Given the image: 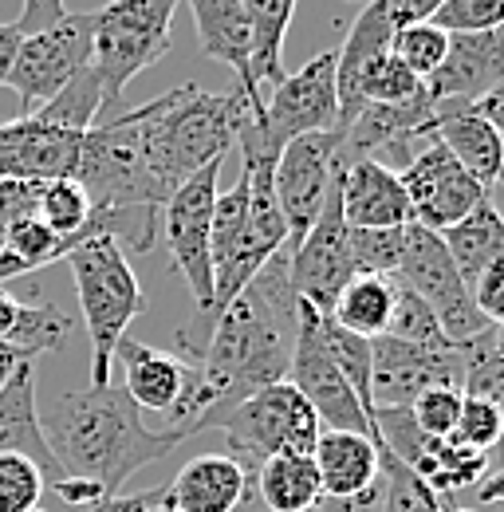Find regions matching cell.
Here are the masks:
<instances>
[{"mask_svg": "<svg viewBox=\"0 0 504 512\" xmlns=\"http://www.w3.org/2000/svg\"><path fill=\"white\" fill-rule=\"evenodd\" d=\"M351 276L355 268H351V245H347V221L339 209V186L331 182L323 213L315 217L308 237L288 253V284L296 300L312 304L315 312L327 316Z\"/></svg>", "mask_w": 504, "mask_h": 512, "instance_id": "15", "label": "cell"}, {"mask_svg": "<svg viewBox=\"0 0 504 512\" xmlns=\"http://www.w3.org/2000/svg\"><path fill=\"white\" fill-rule=\"evenodd\" d=\"M288 383L296 386L308 402H312L319 426L327 430H347V434H367L378 449L375 426L363 410V402L355 398V390L347 386V379L339 375V367L331 363L323 335H319V312L312 304L300 300L296 308V347H292V367H288Z\"/></svg>", "mask_w": 504, "mask_h": 512, "instance_id": "12", "label": "cell"}, {"mask_svg": "<svg viewBox=\"0 0 504 512\" xmlns=\"http://www.w3.org/2000/svg\"><path fill=\"white\" fill-rule=\"evenodd\" d=\"M115 363L123 367V390L138 410H158L170 418V426H186L193 434L197 418L209 410V386L197 363L130 335L119 339Z\"/></svg>", "mask_w": 504, "mask_h": 512, "instance_id": "8", "label": "cell"}, {"mask_svg": "<svg viewBox=\"0 0 504 512\" xmlns=\"http://www.w3.org/2000/svg\"><path fill=\"white\" fill-rule=\"evenodd\" d=\"M422 91H426V83H422L410 67L402 64V60H394V56H386L382 67L375 71V79L367 83V103H386V107H394V103L418 99Z\"/></svg>", "mask_w": 504, "mask_h": 512, "instance_id": "43", "label": "cell"}, {"mask_svg": "<svg viewBox=\"0 0 504 512\" xmlns=\"http://www.w3.org/2000/svg\"><path fill=\"white\" fill-rule=\"evenodd\" d=\"M386 335L390 339H402V343H414V347H453L441 331L438 316L430 312V304H422L410 288L394 284V312H390V323H386Z\"/></svg>", "mask_w": 504, "mask_h": 512, "instance_id": "36", "label": "cell"}, {"mask_svg": "<svg viewBox=\"0 0 504 512\" xmlns=\"http://www.w3.org/2000/svg\"><path fill=\"white\" fill-rule=\"evenodd\" d=\"M162 501H166V485L162 489H146V493H130V497L119 493V497H107V501H99V505H91L83 512H150Z\"/></svg>", "mask_w": 504, "mask_h": 512, "instance_id": "48", "label": "cell"}, {"mask_svg": "<svg viewBox=\"0 0 504 512\" xmlns=\"http://www.w3.org/2000/svg\"><path fill=\"white\" fill-rule=\"evenodd\" d=\"M63 260L75 276L79 312H83L87 343H91V386H107L119 339L126 335V327L146 312V292L126 260L123 245L107 233L91 229Z\"/></svg>", "mask_w": 504, "mask_h": 512, "instance_id": "4", "label": "cell"}, {"mask_svg": "<svg viewBox=\"0 0 504 512\" xmlns=\"http://www.w3.org/2000/svg\"><path fill=\"white\" fill-rule=\"evenodd\" d=\"M426 138L441 142L485 190H493L504 174V138L473 103H434V123Z\"/></svg>", "mask_w": 504, "mask_h": 512, "instance_id": "21", "label": "cell"}, {"mask_svg": "<svg viewBox=\"0 0 504 512\" xmlns=\"http://www.w3.org/2000/svg\"><path fill=\"white\" fill-rule=\"evenodd\" d=\"M378 481H382V512H445V501L390 449H378Z\"/></svg>", "mask_w": 504, "mask_h": 512, "instance_id": "33", "label": "cell"}, {"mask_svg": "<svg viewBox=\"0 0 504 512\" xmlns=\"http://www.w3.org/2000/svg\"><path fill=\"white\" fill-rule=\"evenodd\" d=\"M434 123V99L422 91L410 103H367L359 119L339 130V162H378L394 174L410 166V158L426 146V130Z\"/></svg>", "mask_w": 504, "mask_h": 512, "instance_id": "17", "label": "cell"}, {"mask_svg": "<svg viewBox=\"0 0 504 512\" xmlns=\"http://www.w3.org/2000/svg\"><path fill=\"white\" fill-rule=\"evenodd\" d=\"M52 489L60 493L67 505H75V509H91V505L107 501V493H103L95 481H87V477H60Z\"/></svg>", "mask_w": 504, "mask_h": 512, "instance_id": "49", "label": "cell"}, {"mask_svg": "<svg viewBox=\"0 0 504 512\" xmlns=\"http://www.w3.org/2000/svg\"><path fill=\"white\" fill-rule=\"evenodd\" d=\"M36 119L52 123V127L75 130V134H87L103 115H107V95H103V83L91 67H83L67 87H63L56 99H48L40 111H32Z\"/></svg>", "mask_w": 504, "mask_h": 512, "instance_id": "30", "label": "cell"}, {"mask_svg": "<svg viewBox=\"0 0 504 512\" xmlns=\"http://www.w3.org/2000/svg\"><path fill=\"white\" fill-rule=\"evenodd\" d=\"M300 0H245V20H249V79L260 91V83H280L284 79V40L292 28Z\"/></svg>", "mask_w": 504, "mask_h": 512, "instance_id": "28", "label": "cell"}, {"mask_svg": "<svg viewBox=\"0 0 504 512\" xmlns=\"http://www.w3.org/2000/svg\"><path fill=\"white\" fill-rule=\"evenodd\" d=\"M150 512H178V509L170 505V493H166V501H162V505H154V509H150Z\"/></svg>", "mask_w": 504, "mask_h": 512, "instance_id": "56", "label": "cell"}, {"mask_svg": "<svg viewBox=\"0 0 504 512\" xmlns=\"http://www.w3.org/2000/svg\"><path fill=\"white\" fill-rule=\"evenodd\" d=\"M44 469L24 453H0V512H28L44 497Z\"/></svg>", "mask_w": 504, "mask_h": 512, "instance_id": "39", "label": "cell"}, {"mask_svg": "<svg viewBox=\"0 0 504 512\" xmlns=\"http://www.w3.org/2000/svg\"><path fill=\"white\" fill-rule=\"evenodd\" d=\"M67 16V4L63 0H24L20 4V20H16V28L24 32V36H32V32H44V28H52L56 20Z\"/></svg>", "mask_w": 504, "mask_h": 512, "instance_id": "46", "label": "cell"}, {"mask_svg": "<svg viewBox=\"0 0 504 512\" xmlns=\"http://www.w3.org/2000/svg\"><path fill=\"white\" fill-rule=\"evenodd\" d=\"M406 410H410L422 438L445 442V438H453V426H457V414H461V390H453V386L422 390Z\"/></svg>", "mask_w": 504, "mask_h": 512, "instance_id": "41", "label": "cell"}, {"mask_svg": "<svg viewBox=\"0 0 504 512\" xmlns=\"http://www.w3.org/2000/svg\"><path fill=\"white\" fill-rule=\"evenodd\" d=\"M390 280L410 288L422 304H430V312L438 316L449 343H469L493 327L477 312V304H473L449 249L441 245V237L422 229V225H406V253H402V264Z\"/></svg>", "mask_w": 504, "mask_h": 512, "instance_id": "9", "label": "cell"}, {"mask_svg": "<svg viewBox=\"0 0 504 512\" xmlns=\"http://www.w3.org/2000/svg\"><path fill=\"white\" fill-rule=\"evenodd\" d=\"M71 182H79V190L87 193L95 213H111V209H158L162 213L166 205L146 174L134 111L107 115L83 134Z\"/></svg>", "mask_w": 504, "mask_h": 512, "instance_id": "7", "label": "cell"}, {"mask_svg": "<svg viewBox=\"0 0 504 512\" xmlns=\"http://www.w3.org/2000/svg\"><path fill=\"white\" fill-rule=\"evenodd\" d=\"M237 512H268V509H264V505L256 501V493H252V497H245V501L237 505Z\"/></svg>", "mask_w": 504, "mask_h": 512, "instance_id": "55", "label": "cell"}, {"mask_svg": "<svg viewBox=\"0 0 504 512\" xmlns=\"http://www.w3.org/2000/svg\"><path fill=\"white\" fill-rule=\"evenodd\" d=\"M339 209L347 229H402L414 225L410 197L402 190V178L378 162H339L335 170Z\"/></svg>", "mask_w": 504, "mask_h": 512, "instance_id": "20", "label": "cell"}, {"mask_svg": "<svg viewBox=\"0 0 504 512\" xmlns=\"http://www.w3.org/2000/svg\"><path fill=\"white\" fill-rule=\"evenodd\" d=\"M504 83V24L493 32L449 36L441 67L426 79L434 103H477Z\"/></svg>", "mask_w": 504, "mask_h": 512, "instance_id": "19", "label": "cell"}, {"mask_svg": "<svg viewBox=\"0 0 504 512\" xmlns=\"http://www.w3.org/2000/svg\"><path fill=\"white\" fill-rule=\"evenodd\" d=\"M256 501L268 512H312L323 497L312 453H280L268 457L252 477Z\"/></svg>", "mask_w": 504, "mask_h": 512, "instance_id": "27", "label": "cell"}, {"mask_svg": "<svg viewBox=\"0 0 504 512\" xmlns=\"http://www.w3.org/2000/svg\"><path fill=\"white\" fill-rule=\"evenodd\" d=\"M40 190H44V182L0 178V241H4V233H8L16 221H24V217H32V213H36Z\"/></svg>", "mask_w": 504, "mask_h": 512, "instance_id": "44", "label": "cell"}, {"mask_svg": "<svg viewBox=\"0 0 504 512\" xmlns=\"http://www.w3.org/2000/svg\"><path fill=\"white\" fill-rule=\"evenodd\" d=\"M36 217L56 233V237H79L91 221V201L79 190V182L60 178V182H44L40 201H36Z\"/></svg>", "mask_w": 504, "mask_h": 512, "instance_id": "35", "label": "cell"}, {"mask_svg": "<svg viewBox=\"0 0 504 512\" xmlns=\"http://www.w3.org/2000/svg\"><path fill=\"white\" fill-rule=\"evenodd\" d=\"M197 24L201 52L217 64L237 71V87L252 103H264L260 91L249 79V20H245V0H186Z\"/></svg>", "mask_w": 504, "mask_h": 512, "instance_id": "25", "label": "cell"}, {"mask_svg": "<svg viewBox=\"0 0 504 512\" xmlns=\"http://www.w3.org/2000/svg\"><path fill=\"white\" fill-rule=\"evenodd\" d=\"M138 115V150L146 162L150 182L158 186L162 201L197 170L225 162L237 146V130L245 119H260L264 103H252L241 87L213 95L197 83H182L142 107Z\"/></svg>", "mask_w": 504, "mask_h": 512, "instance_id": "3", "label": "cell"}, {"mask_svg": "<svg viewBox=\"0 0 504 512\" xmlns=\"http://www.w3.org/2000/svg\"><path fill=\"white\" fill-rule=\"evenodd\" d=\"M213 430L225 438L229 457L241 461L249 477H256V469L268 457L312 453L323 426L315 418L312 402L284 379V383H272L264 386V390H256V394H249Z\"/></svg>", "mask_w": 504, "mask_h": 512, "instance_id": "6", "label": "cell"}, {"mask_svg": "<svg viewBox=\"0 0 504 512\" xmlns=\"http://www.w3.org/2000/svg\"><path fill=\"white\" fill-rule=\"evenodd\" d=\"M178 4L182 0H111L95 12L91 71L103 83L107 115L119 107L126 83L170 52Z\"/></svg>", "mask_w": 504, "mask_h": 512, "instance_id": "5", "label": "cell"}, {"mask_svg": "<svg viewBox=\"0 0 504 512\" xmlns=\"http://www.w3.org/2000/svg\"><path fill=\"white\" fill-rule=\"evenodd\" d=\"M312 461L323 497H335V501H351L378 481V446L367 434L319 430Z\"/></svg>", "mask_w": 504, "mask_h": 512, "instance_id": "24", "label": "cell"}, {"mask_svg": "<svg viewBox=\"0 0 504 512\" xmlns=\"http://www.w3.org/2000/svg\"><path fill=\"white\" fill-rule=\"evenodd\" d=\"M296 292L288 284V249L272 256L249 288L213 320L209 343L197 359L209 386V410L197 418L193 434L213 430L249 394L288 379L296 347Z\"/></svg>", "mask_w": 504, "mask_h": 512, "instance_id": "1", "label": "cell"}, {"mask_svg": "<svg viewBox=\"0 0 504 512\" xmlns=\"http://www.w3.org/2000/svg\"><path fill=\"white\" fill-rule=\"evenodd\" d=\"M438 237L441 245L449 249V256H453L465 288H473L477 276L504 256V213L485 197L465 221H457L453 229H445Z\"/></svg>", "mask_w": 504, "mask_h": 512, "instance_id": "26", "label": "cell"}, {"mask_svg": "<svg viewBox=\"0 0 504 512\" xmlns=\"http://www.w3.org/2000/svg\"><path fill=\"white\" fill-rule=\"evenodd\" d=\"M441 4H445V0H382V8H386V16H390L394 28L434 20V12H438Z\"/></svg>", "mask_w": 504, "mask_h": 512, "instance_id": "47", "label": "cell"}, {"mask_svg": "<svg viewBox=\"0 0 504 512\" xmlns=\"http://www.w3.org/2000/svg\"><path fill=\"white\" fill-rule=\"evenodd\" d=\"M493 453H497V457H504V438H501V446L493 449Z\"/></svg>", "mask_w": 504, "mask_h": 512, "instance_id": "57", "label": "cell"}, {"mask_svg": "<svg viewBox=\"0 0 504 512\" xmlns=\"http://www.w3.org/2000/svg\"><path fill=\"white\" fill-rule=\"evenodd\" d=\"M465 379V343L453 347H414L390 335L371 339V394L375 410L410 406L422 390L453 386L461 390Z\"/></svg>", "mask_w": 504, "mask_h": 512, "instance_id": "16", "label": "cell"}, {"mask_svg": "<svg viewBox=\"0 0 504 512\" xmlns=\"http://www.w3.org/2000/svg\"><path fill=\"white\" fill-rule=\"evenodd\" d=\"M335 170H339V130L304 134L280 150L272 190H276V205H280V217L288 229V245H284L288 253L308 237L315 217L323 213Z\"/></svg>", "mask_w": 504, "mask_h": 512, "instance_id": "13", "label": "cell"}, {"mask_svg": "<svg viewBox=\"0 0 504 512\" xmlns=\"http://www.w3.org/2000/svg\"><path fill=\"white\" fill-rule=\"evenodd\" d=\"M430 24H438L445 36L493 32L504 24V0H445Z\"/></svg>", "mask_w": 504, "mask_h": 512, "instance_id": "42", "label": "cell"}, {"mask_svg": "<svg viewBox=\"0 0 504 512\" xmlns=\"http://www.w3.org/2000/svg\"><path fill=\"white\" fill-rule=\"evenodd\" d=\"M91 40H95V12H67L52 28L20 40L16 64L8 75V87L20 95V115L40 111L83 67H91Z\"/></svg>", "mask_w": 504, "mask_h": 512, "instance_id": "10", "label": "cell"}, {"mask_svg": "<svg viewBox=\"0 0 504 512\" xmlns=\"http://www.w3.org/2000/svg\"><path fill=\"white\" fill-rule=\"evenodd\" d=\"M16 316H20V300H16L8 288H0V343H4L8 331L16 327Z\"/></svg>", "mask_w": 504, "mask_h": 512, "instance_id": "52", "label": "cell"}, {"mask_svg": "<svg viewBox=\"0 0 504 512\" xmlns=\"http://www.w3.org/2000/svg\"><path fill=\"white\" fill-rule=\"evenodd\" d=\"M469 296H473L477 312L493 323V327H497V323H504V256L497 260V264H489V268L477 276V284L469 288Z\"/></svg>", "mask_w": 504, "mask_h": 512, "instance_id": "45", "label": "cell"}, {"mask_svg": "<svg viewBox=\"0 0 504 512\" xmlns=\"http://www.w3.org/2000/svg\"><path fill=\"white\" fill-rule=\"evenodd\" d=\"M493 355L504 363V323H497V327H493Z\"/></svg>", "mask_w": 504, "mask_h": 512, "instance_id": "54", "label": "cell"}, {"mask_svg": "<svg viewBox=\"0 0 504 512\" xmlns=\"http://www.w3.org/2000/svg\"><path fill=\"white\" fill-rule=\"evenodd\" d=\"M28 512H48V509H40V505H36V509H28Z\"/></svg>", "mask_w": 504, "mask_h": 512, "instance_id": "58", "label": "cell"}, {"mask_svg": "<svg viewBox=\"0 0 504 512\" xmlns=\"http://www.w3.org/2000/svg\"><path fill=\"white\" fill-rule=\"evenodd\" d=\"M473 107H477V111H481V115H485L493 127L501 130V138H504V83H501V87H493L485 99H477Z\"/></svg>", "mask_w": 504, "mask_h": 512, "instance_id": "51", "label": "cell"}, {"mask_svg": "<svg viewBox=\"0 0 504 512\" xmlns=\"http://www.w3.org/2000/svg\"><path fill=\"white\" fill-rule=\"evenodd\" d=\"M268 150H284L304 134L339 130V91H335V52H319L315 60L284 75L264 99V115L252 119Z\"/></svg>", "mask_w": 504, "mask_h": 512, "instance_id": "11", "label": "cell"}, {"mask_svg": "<svg viewBox=\"0 0 504 512\" xmlns=\"http://www.w3.org/2000/svg\"><path fill=\"white\" fill-rule=\"evenodd\" d=\"M71 331H75V320L63 316L56 304H20L16 327L8 331L4 343H12L16 351H24L28 359H40V355L63 351L67 339H71Z\"/></svg>", "mask_w": 504, "mask_h": 512, "instance_id": "32", "label": "cell"}, {"mask_svg": "<svg viewBox=\"0 0 504 512\" xmlns=\"http://www.w3.org/2000/svg\"><path fill=\"white\" fill-rule=\"evenodd\" d=\"M48 449L60 465V477H87L107 497H119L123 485L142 469L193 438L186 426L150 430L142 410L123 386H83L67 390L40 418Z\"/></svg>", "mask_w": 504, "mask_h": 512, "instance_id": "2", "label": "cell"}, {"mask_svg": "<svg viewBox=\"0 0 504 512\" xmlns=\"http://www.w3.org/2000/svg\"><path fill=\"white\" fill-rule=\"evenodd\" d=\"M501 186H504V174H501Z\"/></svg>", "mask_w": 504, "mask_h": 512, "instance_id": "60", "label": "cell"}, {"mask_svg": "<svg viewBox=\"0 0 504 512\" xmlns=\"http://www.w3.org/2000/svg\"><path fill=\"white\" fill-rule=\"evenodd\" d=\"M449 52V36L441 32L438 24H406V28H394V40H390V56L402 60L422 83L434 75Z\"/></svg>", "mask_w": 504, "mask_h": 512, "instance_id": "37", "label": "cell"}, {"mask_svg": "<svg viewBox=\"0 0 504 512\" xmlns=\"http://www.w3.org/2000/svg\"><path fill=\"white\" fill-rule=\"evenodd\" d=\"M24 32L16 24H0V87H8V75L16 64V48H20Z\"/></svg>", "mask_w": 504, "mask_h": 512, "instance_id": "50", "label": "cell"}, {"mask_svg": "<svg viewBox=\"0 0 504 512\" xmlns=\"http://www.w3.org/2000/svg\"><path fill=\"white\" fill-rule=\"evenodd\" d=\"M394 24L382 0H367L355 16L347 40L335 48V91H339V130H347L367 107V83L375 79L382 60L390 56Z\"/></svg>", "mask_w": 504, "mask_h": 512, "instance_id": "18", "label": "cell"}, {"mask_svg": "<svg viewBox=\"0 0 504 512\" xmlns=\"http://www.w3.org/2000/svg\"><path fill=\"white\" fill-rule=\"evenodd\" d=\"M390 312H394V280L390 276H351L327 316L351 335L378 339V335H386Z\"/></svg>", "mask_w": 504, "mask_h": 512, "instance_id": "29", "label": "cell"}, {"mask_svg": "<svg viewBox=\"0 0 504 512\" xmlns=\"http://www.w3.org/2000/svg\"><path fill=\"white\" fill-rule=\"evenodd\" d=\"M398 178L410 197L414 225H422L430 233L453 229L489 197V190L434 138H426V146L410 158V166Z\"/></svg>", "mask_w": 504, "mask_h": 512, "instance_id": "14", "label": "cell"}, {"mask_svg": "<svg viewBox=\"0 0 504 512\" xmlns=\"http://www.w3.org/2000/svg\"><path fill=\"white\" fill-rule=\"evenodd\" d=\"M319 335H323V347L331 355V363L339 367V375L347 379V386L355 390V398L363 402L371 426H375V394H371V339L363 335H351L343 331L331 316L319 312ZM382 442V438H378Z\"/></svg>", "mask_w": 504, "mask_h": 512, "instance_id": "31", "label": "cell"}, {"mask_svg": "<svg viewBox=\"0 0 504 512\" xmlns=\"http://www.w3.org/2000/svg\"><path fill=\"white\" fill-rule=\"evenodd\" d=\"M461 394H465V398H485V402H493L497 410H504V363L493 355V327L465 343V379H461Z\"/></svg>", "mask_w": 504, "mask_h": 512, "instance_id": "38", "label": "cell"}, {"mask_svg": "<svg viewBox=\"0 0 504 512\" xmlns=\"http://www.w3.org/2000/svg\"><path fill=\"white\" fill-rule=\"evenodd\" d=\"M351 268L355 276H394L406 253V225L402 229H347Z\"/></svg>", "mask_w": 504, "mask_h": 512, "instance_id": "34", "label": "cell"}, {"mask_svg": "<svg viewBox=\"0 0 504 512\" xmlns=\"http://www.w3.org/2000/svg\"><path fill=\"white\" fill-rule=\"evenodd\" d=\"M504 438V410H497L485 398H465L461 394V414L453 426V446L473 449V453H493Z\"/></svg>", "mask_w": 504, "mask_h": 512, "instance_id": "40", "label": "cell"}, {"mask_svg": "<svg viewBox=\"0 0 504 512\" xmlns=\"http://www.w3.org/2000/svg\"><path fill=\"white\" fill-rule=\"evenodd\" d=\"M20 363H28V355L24 351H16L12 343H0V390H4V383L16 375V367Z\"/></svg>", "mask_w": 504, "mask_h": 512, "instance_id": "53", "label": "cell"}, {"mask_svg": "<svg viewBox=\"0 0 504 512\" xmlns=\"http://www.w3.org/2000/svg\"><path fill=\"white\" fill-rule=\"evenodd\" d=\"M166 493L178 512H237L252 497V477L229 453H201L178 469Z\"/></svg>", "mask_w": 504, "mask_h": 512, "instance_id": "22", "label": "cell"}, {"mask_svg": "<svg viewBox=\"0 0 504 512\" xmlns=\"http://www.w3.org/2000/svg\"><path fill=\"white\" fill-rule=\"evenodd\" d=\"M351 4H367V0H351Z\"/></svg>", "mask_w": 504, "mask_h": 512, "instance_id": "59", "label": "cell"}, {"mask_svg": "<svg viewBox=\"0 0 504 512\" xmlns=\"http://www.w3.org/2000/svg\"><path fill=\"white\" fill-rule=\"evenodd\" d=\"M0 453H24L44 469L52 485L60 481V465L48 449L40 410H36V359L20 363L16 375L0 390Z\"/></svg>", "mask_w": 504, "mask_h": 512, "instance_id": "23", "label": "cell"}]
</instances>
